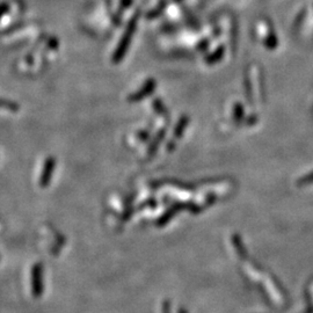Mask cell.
Instances as JSON below:
<instances>
[{"instance_id": "obj_1", "label": "cell", "mask_w": 313, "mask_h": 313, "mask_svg": "<svg viewBox=\"0 0 313 313\" xmlns=\"http://www.w3.org/2000/svg\"><path fill=\"white\" fill-rule=\"evenodd\" d=\"M8 8H10L8 4H2V5H0V18H2L4 14L7 13Z\"/></svg>"}]
</instances>
